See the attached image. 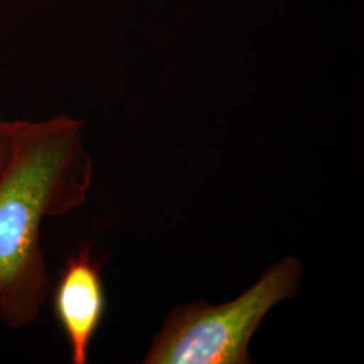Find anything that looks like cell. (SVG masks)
Listing matches in <instances>:
<instances>
[{"label": "cell", "mask_w": 364, "mask_h": 364, "mask_svg": "<svg viewBox=\"0 0 364 364\" xmlns=\"http://www.w3.org/2000/svg\"><path fill=\"white\" fill-rule=\"evenodd\" d=\"M84 124L66 115L13 120V150L0 174V321L11 329L31 326L52 290L43 223L88 198L93 164Z\"/></svg>", "instance_id": "cell-1"}, {"label": "cell", "mask_w": 364, "mask_h": 364, "mask_svg": "<svg viewBox=\"0 0 364 364\" xmlns=\"http://www.w3.org/2000/svg\"><path fill=\"white\" fill-rule=\"evenodd\" d=\"M302 277L304 264L287 257L232 301L176 306L153 338L144 363H251V338L275 305L297 294Z\"/></svg>", "instance_id": "cell-2"}, {"label": "cell", "mask_w": 364, "mask_h": 364, "mask_svg": "<svg viewBox=\"0 0 364 364\" xmlns=\"http://www.w3.org/2000/svg\"><path fill=\"white\" fill-rule=\"evenodd\" d=\"M53 311L69 344L70 362L87 364L107 309L102 262L91 245L70 254L52 287Z\"/></svg>", "instance_id": "cell-3"}, {"label": "cell", "mask_w": 364, "mask_h": 364, "mask_svg": "<svg viewBox=\"0 0 364 364\" xmlns=\"http://www.w3.org/2000/svg\"><path fill=\"white\" fill-rule=\"evenodd\" d=\"M13 150V120L1 119L0 111V174L6 168Z\"/></svg>", "instance_id": "cell-4"}]
</instances>
